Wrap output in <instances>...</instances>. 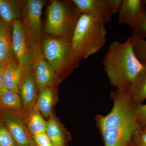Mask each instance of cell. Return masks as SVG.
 Wrapping results in <instances>:
<instances>
[{
  "label": "cell",
  "instance_id": "cell-1",
  "mask_svg": "<svg viewBox=\"0 0 146 146\" xmlns=\"http://www.w3.org/2000/svg\"><path fill=\"white\" fill-rule=\"evenodd\" d=\"M102 63L110 82L120 90L130 89L144 66L136 56L129 37L124 42H111Z\"/></svg>",
  "mask_w": 146,
  "mask_h": 146
},
{
  "label": "cell",
  "instance_id": "cell-2",
  "mask_svg": "<svg viewBox=\"0 0 146 146\" xmlns=\"http://www.w3.org/2000/svg\"><path fill=\"white\" fill-rule=\"evenodd\" d=\"M105 25L98 18L80 14L70 42L73 52L79 60L87 58L104 46L106 35Z\"/></svg>",
  "mask_w": 146,
  "mask_h": 146
},
{
  "label": "cell",
  "instance_id": "cell-3",
  "mask_svg": "<svg viewBox=\"0 0 146 146\" xmlns=\"http://www.w3.org/2000/svg\"><path fill=\"white\" fill-rule=\"evenodd\" d=\"M46 11L44 31L48 35L70 43L81 14L72 1H52Z\"/></svg>",
  "mask_w": 146,
  "mask_h": 146
},
{
  "label": "cell",
  "instance_id": "cell-4",
  "mask_svg": "<svg viewBox=\"0 0 146 146\" xmlns=\"http://www.w3.org/2000/svg\"><path fill=\"white\" fill-rule=\"evenodd\" d=\"M41 46L44 57L58 77L68 75L77 67L80 60L70 42L48 35L41 40Z\"/></svg>",
  "mask_w": 146,
  "mask_h": 146
},
{
  "label": "cell",
  "instance_id": "cell-5",
  "mask_svg": "<svg viewBox=\"0 0 146 146\" xmlns=\"http://www.w3.org/2000/svg\"><path fill=\"white\" fill-rule=\"evenodd\" d=\"M45 3L42 0H29L24 4L22 9L21 22L31 48L41 43L42 11Z\"/></svg>",
  "mask_w": 146,
  "mask_h": 146
},
{
  "label": "cell",
  "instance_id": "cell-6",
  "mask_svg": "<svg viewBox=\"0 0 146 146\" xmlns=\"http://www.w3.org/2000/svg\"><path fill=\"white\" fill-rule=\"evenodd\" d=\"M81 14L90 15L101 20L105 24L112 21L118 12L122 0H73Z\"/></svg>",
  "mask_w": 146,
  "mask_h": 146
},
{
  "label": "cell",
  "instance_id": "cell-7",
  "mask_svg": "<svg viewBox=\"0 0 146 146\" xmlns=\"http://www.w3.org/2000/svg\"><path fill=\"white\" fill-rule=\"evenodd\" d=\"M32 49V73L37 90L40 93L48 86H52L59 77L44 57L41 43L35 45Z\"/></svg>",
  "mask_w": 146,
  "mask_h": 146
},
{
  "label": "cell",
  "instance_id": "cell-8",
  "mask_svg": "<svg viewBox=\"0 0 146 146\" xmlns=\"http://www.w3.org/2000/svg\"><path fill=\"white\" fill-rule=\"evenodd\" d=\"M12 27V49L22 72L31 70L32 49L29 45L22 22L15 20Z\"/></svg>",
  "mask_w": 146,
  "mask_h": 146
},
{
  "label": "cell",
  "instance_id": "cell-9",
  "mask_svg": "<svg viewBox=\"0 0 146 146\" xmlns=\"http://www.w3.org/2000/svg\"><path fill=\"white\" fill-rule=\"evenodd\" d=\"M2 112L3 123L18 146H31L33 140L26 124L25 116L7 110Z\"/></svg>",
  "mask_w": 146,
  "mask_h": 146
},
{
  "label": "cell",
  "instance_id": "cell-10",
  "mask_svg": "<svg viewBox=\"0 0 146 146\" xmlns=\"http://www.w3.org/2000/svg\"><path fill=\"white\" fill-rule=\"evenodd\" d=\"M38 92L31 70L22 72L19 94L25 115L35 106L38 96Z\"/></svg>",
  "mask_w": 146,
  "mask_h": 146
},
{
  "label": "cell",
  "instance_id": "cell-11",
  "mask_svg": "<svg viewBox=\"0 0 146 146\" xmlns=\"http://www.w3.org/2000/svg\"><path fill=\"white\" fill-rule=\"evenodd\" d=\"M144 5V1L122 0L118 12L119 23L127 25L133 29L143 15Z\"/></svg>",
  "mask_w": 146,
  "mask_h": 146
},
{
  "label": "cell",
  "instance_id": "cell-12",
  "mask_svg": "<svg viewBox=\"0 0 146 146\" xmlns=\"http://www.w3.org/2000/svg\"><path fill=\"white\" fill-rule=\"evenodd\" d=\"M22 70L15 57L9 61L3 76V86L11 91L19 94Z\"/></svg>",
  "mask_w": 146,
  "mask_h": 146
},
{
  "label": "cell",
  "instance_id": "cell-13",
  "mask_svg": "<svg viewBox=\"0 0 146 146\" xmlns=\"http://www.w3.org/2000/svg\"><path fill=\"white\" fill-rule=\"evenodd\" d=\"M14 57L12 49V27L0 17V63Z\"/></svg>",
  "mask_w": 146,
  "mask_h": 146
},
{
  "label": "cell",
  "instance_id": "cell-14",
  "mask_svg": "<svg viewBox=\"0 0 146 146\" xmlns=\"http://www.w3.org/2000/svg\"><path fill=\"white\" fill-rule=\"evenodd\" d=\"M23 3L16 0H0V17L11 25L15 20L21 21Z\"/></svg>",
  "mask_w": 146,
  "mask_h": 146
},
{
  "label": "cell",
  "instance_id": "cell-15",
  "mask_svg": "<svg viewBox=\"0 0 146 146\" xmlns=\"http://www.w3.org/2000/svg\"><path fill=\"white\" fill-rule=\"evenodd\" d=\"M0 108L25 116L19 94L9 90L4 86L0 93Z\"/></svg>",
  "mask_w": 146,
  "mask_h": 146
},
{
  "label": "cell",
  "instance_id": "cell-16",
  "mask_svg": "<svg viewBox=\"0 0 146 146\" xmlns=\"http://www.w3.org/2000/svg\"><path fill=\"white\" fill-rule=\"evenodd\" d=\"M131 100L135 106L146 100V65L137 77L129 90Z\"/></svg>",
  "mask_w": 146,
  "mask_h": 146
},
{
  "label": "cell",
  "instance_id": "cell-17",
  "mask_svg": "<svg viewBox=\"0 0 146 146\" xmlns=\"http://www.w3.org/2000/svg\"><path fill=\"white\" fill-rule=\"evenodd\" d=\"M39 93L35 108L44 118H49L52 114L54 102L52 86H48Z\"/></svg>",
  "mask_w": 146,
  "mask_h": 146
},
{
  "label": "cell",
  "instance_id": "cell-18",
  "mask_svg": "<svg viewBox=\"0 0 146 146\" xmlns=\"http://www.w3.org/2000/svg\"><path fill=\"white\" fill-rule=\"evenodd\" d=\"M25 120L32 136L45 133L47 121L35 108L26 114Z\"/></svg>",
  "mask_w": 146,
  "mask_h": 146
},
{
  "label": "cell",
  "instance_id": "cell-19",
  "mask_svg": "<svg viewBox=\"0 0 146 146\" xmlns=\"http://www.w3.org/2000/svg\"><path fill=\"white\" fill-rule=\"evenodd\" d=\"M45 133L54 146H65V135L61 126L52 114L47 121Z\"/></svg>",
  "mask_w": 146,
  "mask_h": 146
},
{
  "label": "cell",
  "instance_id": "cell-20",
  "mask_svg": "<svg viewBox=\"0 0 146 146\" xmlns=\"http://www.w3.org/2000/svg\"><path fill=\"white\" fill-rule=\"evenodd\" d=\"M133 45V50L142 64L146 65V40L138 33L133 32L129 37Z\"/></svg>",
  "mask_w": 146,
  "mask_h": 146
},
{
  "label": "cell",
  "instance_id": "cell-21",
  "mask_svg": "<svg viewBox=\"0 0 146 146\" xmlns=\"http://www.w3.org/2000/svg\"><path fill=\"white\" fill-rule=\"evenodd\" d=\"M0 146H18L4 124L1 123Z\"/></svg>",
  "mask_w": 146,
  "mask_h": 146
},
{
  "label": "cell",
  "instance_id": "cell-22",
  "mask_svg": "<svg viewBox=\"0 0 146 146\" xmlns=\"http://www.w3.org/2000/svg\"><path fill=\"white\" fill-rule=\"evenodd\" d=\"M135 115L138 127L143 129L146 125V103L135 106Z\"/></svg>",
  "mask_w": 146,
  "mask_h": 146
},
{
  "label": "cell",
  "instance_id": "cell-23",
  "mask_svg": "<svg viewBox=\"0 0 146 146\" xmlns=\"http://www.w3.org/2000/svg\"><path fill=\"white\" fill-rule=\"evenodd\" d=\"M134 146H146V132L138 127L133 133L131 141Z\"/></svg>",
  "mask_w": 146,
  "mask_h": 146
},
{
  "label": "cell",
  "instance_id": "cell-24",
  "mask_svg": "<svg viewBox=\"0 0 146 146\" xmlns=\"http://www.w3.org/2000/svg\"><path fill=\"white\" fill-rule=\"evenodd\" d=\"M132 30L144 38L146 37V11L144 10L141 19Z\"/></svg>",
  "mask_w": 146,
  "mask_h": 146
},
{
  "label": "cell",
  "instance_id": "cell-25",
  "mask_svg": "<svg viewBox=\"0 0 146 146\" xmlns=\"http://www.w3.org/2000/svg\"><path fill=\"white\" fill-rule=\"evenodd\" d=\"M32 138L36 146H54L45 133L32 136Z\"/></svg>",
  "mask_w": 146,
  "mask_h": 146
},
{
  "label": "cell",
  "instance_id": "cell-26",
  "mask_svg": "<svg viewBox=\"0 0 146 146\" xmlns=\"http://www.w3.org/2000/svg\"><path fill=\"white\" fill-rule=\"evenodd\" d=\"M9 61L0 63V93L1 91L3 84V76L5 69Z\"/></svg>",
  "mask_w": 146,
  "mask_h": 146
},
{
  "label": "cell",
  "instance_id": "cell-27",
  "mask_svg": "<svg viewBox=\"0 0 146 146\" xmlns=\"http://www.w3.org/2000/svg\"><path fill=\"white\" fill-rule=\"evenodd\" d=\"M31 146H36V145H35V143L34 141H33L32 143Z\"/></svg>",
  "mask_w": 146,
  "mask_h": 146
},
{
  "label": "cell",
  "instance_id": "cell-28",
  "mask_svg": "<svg viewBox=\"0 0 146 146\" xmlns=\"http://www.w3.org/2000/svg\"><path fill=\"white\" fill-rule=\"evenodd\" d=\"M143 130L144 131H146V125H145V127H144L143 129Z\"/></svg>",
  "mask_w": 146,
  "mask_h": 146
},
{
  "label": "cell",
  "instance_id": "cell-29",
  "mask_svg": "<svg viewBox=\"0 0 146 146\" xmlns=\"http://www.w3.org/2000/svg\"><path fill=\"white\" fill-rule=\"evenodd\" d=\"M144 3H145V5H146V1H144Z\"/></svg>",
  "mask_w": 146,
  "mask_h": 146
},
{
  "label": "cell",
  "instance_id": "cell-30",
  "mask_svg": "<svg viewBox=\"0 0 146 146\" xmlns=\"http://www.w3.org/2000/svg\"><path fill=\"white\" fill-rule=\"evenodd\" d=\"M129 146H131L129 145Z\"/></svg>",
  "mask_w": 146,
  "mask_h": 146
}]
</instances>
